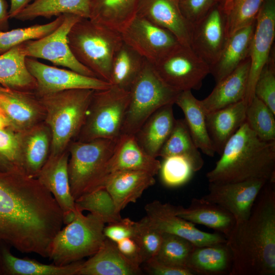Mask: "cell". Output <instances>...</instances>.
Returning a JSON list of instances; mask_svg holds the SVG:
<instances>
[{
  "mask_svg": "<svg viewBox=\"0 0 275 275\" xmlns=\"http://www.w3.org/2000/svg\"><path fill=\"white\" fill-rule=\"evenodd\" d=\"M64 224L61 209L37 178L14 167L0 171V242L48 258Z\"/></svg>",
  "mask_w": 275,
  "mask_h": 275,
  "instance_id": "cell-1",
  "label": "cell"
},
{
  "mask_svg": "<svg viewBox=\"0 0 275 275\" xmlns=\"http://www.w3.org/2000/svg\"><path fill=\"white\" fill-rule=\"evenodd\" d=\"M268 182L249 217L236 223L227 244L232 255L230 275L275 274V188Z\"/></svg>",
  "mask_w": 275,
  "mask_h": 275,
  "instance_id": "cell-2",
  "label": "cell"
},
{
  "mask_svg": "<svg viewBox=\"0 0 275 275\" xmlns=\"http://www.w3.org/2000/svg\"><path fill=\"white\" fill-rule=\"evenodd\" d=\"M206 176L209 183L251 179L275 182V141L261 140L244 122L226 144Z\"/></svg>",
  "mask_w": 275,
  "mask_h": 275,
  "instance_id": "cell-3",
  "label": "cell"
},
{
  "mask_svg": "<svg viewBox=\"0 0 275 275\" xmlns=\"http://www.w3.org/2000/svg\"><path fill=\"white\" fill-rule=\"evenodd\" d=\"M94 90L72 89L38 97L44 109L45 124L51 133L49 156L67 150L85 120Z\"/></svg>",
  "mask_w": 275,
  "mask_h": 275,
  "instance_id": "cell-4",
  "label": "cell"
},
{
  "mask_svg": "<svg viewBox=\"0 0 275 275\" xmlns=\"http://www.w3.org/2000/svg\"><path fill=\"white\" fill-rule=\"evenodd\" d=\"M67 38L75 59L97 77L109 82L113 57L123 42L121 33L81 18L72 26Z\"/></svg>",
  "mask_w": 275,
  "mask_h": 275,
  "instance_id": "cell-5",
  "label": "cell"
},
{
  "mask_svg": "<svg viewBox=\"0 0 275 275\" xmlns=\"http://www.w3.org/2000/svg\"><path fill=\"white\" fill-rule=\"evenodd\" d=\"M66 225L50 245L48 258L56 265H67L92 256L106 238L102 219L91 213L85 215L76 207L73 219Z\"/></svg>",
  "mask_w": 275,
  "mask_h": 275,
  "instance_id": "cell-6",
  "label": "cell"
},
{
  "mask_svg": "<svg viewBox=\"0 0 275 275\" xmlns=\"http://www.w3.org/2000/svg\"><path fill=\"white\" fill-rule=\"evenodd\" d=\"M118 140L74 141L69 146L68 171L74 200L102 187L104 170Z\"/></svg>",
  "mask_w": 275,
  "mask_h": 275,
  "instance_id": "cell-7",
  "label": "cell"
},
{
  "mask_svg": "<svg viewBox=\"0 0 275 275\" xmlns=\"http://www.w3.org/2000/svg\"><path fill=\"white\" fill-rule=\"evenodd\" d=\"M180 92L168 86L158 76L153 65L146 60L129 90V101L121 134L134 135L157 109L175 104Z\"/></svg>",
  "mask_w": 275,
  "mask_h": 275,
  "instance_id": "cell-8",
  "label": "cell"
},
{
  "mask_svg": "<svg viewBox=\"0 0 275 275\" xmlns=\"http://www.w3.org/2000/svg\"><path fill=\"white\" fill-rule=\"evenodd\" d=\"M130 98L129 91L111 85L94 90L76 141L118 140L121 135Z\"/></svg>",
  "mask_w": 275,
  "mask_h": 275,
  "instance_id": "cell-9",
  "label": "cell"
},
{
  "mask_svg": "<svg viewBox=\"0 0 275 275\" xmlns=\"http://www.w3.org/2000/svg\"><path fill=\"white\" fill-rule=\"evenodd\" d=\"M153 65L168 86L180 92L200 89L210 73L209 65L190 46L182 44Z\"/></svg>",
  "mask_w": 275,
  "mask_h": 275,
  "instance_id": "cell-10",
  "label": "cell"
},
{
  "mask_svg": "<svg viewBox=\"0 0 275 275\" xmlns=\"http://www.w3.org/2000/svg\"><path fill=\"white\" fill-rule=\"evenodd\" d=\"M81 18L73 14H64L62 23L53 32L40 39L21 44L23 53L26 57L44 59L83 75L97 77L75 59L69 46L68 34L73 24Z\"/></svg>",
  "mask_w": 275,
  "mask_h": 275,
  "instance_id": "cell-11",
  "label": "cell"
},
{
  "mask_svg": "<svg viewBox=\"0 0 275 275\" xmlns=\"http://www.w3.org/2000/svg\"><path fill=\"white\" fill-rule=\"evenodd\" d=\"M25 64L36 80L34 92L38 97L72 89L103 90L111 86L109 82L99 78L51 66L34 58L26 57Z\"/></svg>",
  "mask_w": 275,
  "mask_h": 275,
  "instance_id": "cell-12",
  "label": "cell"
},
{
  "mask_svg": "<svg viewBox=\"0 0 275 275\" xmlns=\"http://www.w3.org/2000/svg\"><path fill=\"white\" fill-rule=\"evenodd\" d=\"M121 34L125 43L153 65L181 44L171 32L137 15Z\"/></svg>",
  "mask_w": 275,
  "mask_h": 275,
  "instance_id": "cell-13",
  "label": "cell"
},
{
  "mask_svg": "<svg viewBox=\"0 0 275 275\" xmlns=\"http://www.w3.org/2000/svg\"><path fill=\"white\" fill-rule=\"evenodd\" d=\"M274 38L275 0H265L256 19L250 47V68L244 99L247 105L255 96L256 81L273 50Z\"/></svg>",
  "mask_w": 275,
  "mask_h": 275,
  "instance_id": "cell-14",
  "label": "cell"
},
{
  "mask_svg": "<svg viewBox=\"0 0 275 275\" xmlns=\"http://www.w3.org/2000/svg\"><path fill=\"white\" fill-rule=\"evenodd\" d=\"M268 182L260 179L209 183L208 193L202 198L228 211L234 217L236 223H239L249 217L257 196Z\"/></svg>",
  "mask_w": 275,
  "mask_h": 275,
  "instance_id": "cell-15",
  "label": "cell"
},
{
  "mask_svg": "<svg viewBox=\"0 0 275 275\" xmlns=\"http://www.w3.org/2000/svg\"><path fill=\"white\" fill-rule=\"evenodd\" d=\"M176 206L155 200L145 207L150 224L162 233L176 235L186 238L197 246L226 242L224 235L198 229L191 222L177 215Z\"/></svg>",
  "mask_w": 275,
  "mask_h": 275,
  "instance_id": "cell-16",
  "label": "cell"
},
{
  "mask_svg": "<svg viewBox=\"0 0 275 275\" xmlns=\"http://www.w3.org/2000/svg\"><path fill=\"white\" fill-rule=\"evenodd\" d=\"M228 37L227 15L220 4L193 25L190 46L210 66L217 59Z\"/></svg>",
  "mask_w": 275,
  "mask_h": 275,
  "instance_id": "cell-17",
  "label": "cell"
},
{
  "mask_svg": "<svg viewBox=\"0 0 275 275\" xmlns=\"http://www.w3.org/2000/svg\"><path fill=\"white\" fill-rule=\"evenodd\" d=\"M0 111L9 126L19 132L25 131L44 119L45 112L39 97L32 91L0 85Z\"/></svg>",
  "mask_w": 275,
  "mask_h": 275,
  "instance_id": "cell-18",
  "label": "cell"
},
{
  "mask_svg": "<svg viewBox=\"0 0 275 275\" xmlns=\"http://www.w3.org/2000/svg\"><path fill=\"white\" fill-rule=\"evenodd\" d=\"M69 152L67 150L54 156H49L37 179L52 195L61 209L64 224L75 216V203L72 196L68 171Z\"/></svg>",
  "mask_w": 275,
  "mask_h": 275,
  "instance_id": "cell-19",
  "label": "cell"
},
{
  "mask_svg": "<svg viewBox=\"0 0 275 275\" xmlns=\"http://www.w3.org/2000/svg\"><path fill=\"white\" fill-rule=\"evenodd\" d=\"M136 15L173 34L190 46L193 25L183 15L179 0H140Z\"/></svg>",
  "mask_w": 275,
  "mask_h": 275,
  "instance_id": "cell-20",
  "label": "cell"
},
{
  "mask_svg": "<svg viewBox=\"0 0 275 275\" xmlns=\"http://www.w3.org/2000/svg\"><path fill=\"white\" fill-rule=\"evenodd\" d=\"M160 162L147 154L139 145L133 134H121L105 167L104 179L116 172L139 170L155 176L159 172Z\"/></svg>",
  "mask_w": 275,
  "mask_h": 275,
  "instance_id": "cell-21",
  "label": "cell"
},
{
  "mask_svg": "<svg viewBox=\"0 0 275 275\" xmlns=\"http://www.w3.org/2000/svg\"><path fill=\"white\" fill-rule=\"evenodd\" d=\"M250 68L249 58L231 73L216 83L211 93L200 105L205 114L244 100Z\"/></svg>",
  "mask_w": 275,
  "mask_h": 275,
  "instance_id": "cell-22",
  "label": "cell"
},
{
  "mask_svg": "<svg viewBox=\"0 0 275 275\" xmlns=\"http://www.w3.org/2000/svg\"><path fill=\"white\" fill-rule=\"evenodd\" d=\"M155 183L154 176L149 172L127 170L108 176L102 187L109 193L117 210L121 212L128 204L135 203L146 189Z\"/></svg>",
  "mask_w": 275,
  "mask_h": 275,
  "instance_id": "cell-23",
  "label": "cell"
},
{
  "mask_svg": "<svg viewBox=\"0 0 275 275\" xmlns=\"http://www.w3.org/2000/svg\"><path fill=\"white\" fill-rule=\"evenodd\" d=\"M20 169L36 178L50 153L51 133L48 126L39 123L20 132Z\"/></svg>",
  "mask_w": 275,
  "mask_h": 275,
  "instance_id": "cell-24",
  "label": "cell"
},
{
  "mask_svg": "<svg viewBox=\"0 0 275 275\" xmlns=\"http://www.w3.org/2000/svg\"><path fill=\"white\" fill-rule=\"evenodd\" d=\"M142 272L140 266L125 258L116 243L106 238L97 252L83 261L78 275H139Z\"/></svg>",
  "mask_w": 275,
  "mask_h": 275,
  "instance_id": "cell-25",
  "label": "cell"
},
{
  "mask_svg": "<svg viewBox=\"0 0 275 275\" xmlns=\"http://www.w3.org/2000/svg\"><path fill=\"white\" fill-rule=\"evenodd\" d=\"M175 212L194 224L202 225L215 230L226 238L236 223L228 211L202 198L193 199L187 208L176 206Z\"/></svg>",
  "mask_w": 275,
  "mask_h": 275,
  "instance_id": "cell-26",
  "label": "cell"
},
{
  "mask_svg": "<svg viewBox=\"0 0 275 275\" xmlns=\"http://www.w3.org/2000/svg\"><path fill=\"white\" fill-rule=\"evenodd\" d=\"M256 21L231 36L215 62L210 66V73L217 82L236 69L249 58Z\"/></svg>",
  "mask_w": 275,
  "mask_h": 275,
  "instance_id": "cell-27",
  "label": "cell"
},
{
  "mask_svg": "<svg viewBox=\"0 0 275 275\" xmlns=\"http://www.w3.org/2000/svg\"><path fill=\"white\" fill-rule=\"evenodd\" d=\"M244 100L206 114V122L215 152L221 155L229 140L245 122Z\"/></svg>",
  "mask_w": 275,
  "mask_h": 275,
  "instance_id": "cell-28",
  "label": "cell"
},
{
  "mask_svg": "<svg viewBox=\"0 0 275 275\" xmlns=\"http://www.w3.org/2000/svg\"><path fill=\"white\" fill-rule=\"evenodd\" d=\"M173 104L166 105L155 112L134 134L140 147L149 155L156 158L170 135L176 121Z\"/></svg>",
  "mask_w": 275,
  "mask_h": 275,
  "instance_id": "cell-29",
  "label": "cell"
},
{
  "mask_svg": "<svg viewBox=\"0 0 275 275\" xmlns=\"http://www.w3.org/2000/svg\"><path fill=\"white\" fill-rule=\"evenodd\" d=\"M232 264V255L226 242L195 245L187 267L195 274L230 275Z\"/></svg>",
  "mask_w": 275,
  "mask_h": 275,
  "instance_id": "cell-30",
  "label": "cell"
},
{
  "mask_svg": "<svg viewBox=\"0 0 275 275\" xmlns=\"http://www.w3.org/2000/svg\"><path fill=\"white\" fill-rule=\"evenodd\" d=\"M89 19L121 33L136 15L140 0H88Z\"/></svg>",
  "mask_w": 275,
  "mask_h": 275,
  "instance_id": "cell-31",
  "label": "cell"
},
{
  "mask_svg": "<svg viewBox=\"0 0 275 275\" xmlns=\"http://www.w3.org/2000/svg\"><path fill=\"white\" fill-rule=\"evenodd\" d=\"M3 274L6 275H78L83 262L80 260L65 265L46 264L35 260L20 258L13 255L5 243L0 242Z\"/></svg>",
  "mask_w": 275,
  "mask_h": 275,
  "instance_id": "cell-32",
  "label": "cell"
},
{
  "mask_svg": "<svg viewBox=\"0 0 275 275\" xmlns=\"http://www.w3.org/2000/svg\"><path fill=\"white\" fill-rule=\"evenodd\" d=\"M175 104L182 111L190 135L199 149L204 154L213 157L215 152L208 134L206 114L191 91L180 92Z\"/></svg>",
  "mask_w": 275,
  "mask_h": 275,
  "instance_id": "cell-33",
  "label": "cell"
},
{
  "mask_svg": "<svg viewBox=\"0 0 275 275\" xmlns=\"http://www.w3.org/2000/svg\"><path fill=\"white\" fill-rule=\"evenodd\" d=\"M21 44L0 54V85L34 92L36 82L28 70Z\"/></svg>",
  "mask_w": 275,
  "mask_h": 275,
  "instance_id": "cell-34",
  "label": "cell"
},
{
  "mask_svg": "<svg viewBox=\"0 0 275 275\" xmlns=\"http://www.w3.org/2000/svg\"><path fill=\"white\" fill-rule=\"evenodd\" d=\"M66 14L89 18L88 0H34L14 18L26 21L39 17L49 18Z\"/></svg>",
  "mask_w": 275,
  "mask_h": 275,
  "instance_id": "cell-35",
  "label": "cell"
},
{
  "mask_svg": "<svg viewBox=\"0 0 275 275\" xmlns=\"http://www.w3.org/2000/svg\"><path fill=\"white\" fill-rule=\"evenodd\" d=\"M146 60L124 41L111 64L109 83L128 91L142 70Z\"/></svg>",
  "mask_w": 275,
  "mask_h": 275,
  "instance_id": "cell-36",
  "label": "cell"
},
{
  "mask_svg": "<svg viewBox=\"0 0 275 275\" xmlns=\"http://www.w3.org/2000/svg\"><path fill=\"white\" fill-rule=\"evenodd\" d=\"M174 155H181L187 158L195 172L200 170L204 165V160L184 119L176 120L173 129L161 148L158 156L163 158Z\"/></svg>",
  "mask_w": 275,
  "mask_h": 275,
  "instance_id": "cell-37",
  "label": "cell"
},
{
  "mask_svg": "<svg viewBox=\"0 0 275 275\" xmlns=\"http://www.w3.org/2000/svg\"><path fill=\"white\" fill-rule=\"evenodd\" d=\"M75 203L78 209L90 212L105 224L115 223L122 218L112 196L104 187L84 195L76 199Z\"/></svg>",
  "mask_w": 275,
  "mask_h": 275,
  "instance_id": "cell-38",
  "label": "cell"
},
{
  "mask_svg": "<svg viewBox=\"0 0 275 275\" xmlns=\"http://www.w3.org/2000/svg\"><path fill=\"white\" fill-rule=\"evenodd\" d=\"M245 122L261 140L275 141V114L255 96L247 105Z\"/></svg>",
  "mask_w": 275,
  "mask_h": 275,
  "instance_id": "cell-39",
  "label": "cell"
},
{
  "mask_svg": "<svg viewBox=\"0 0 275 275\" xmlns=\"http://www.w3.org/2000/svg\"><path fill=\"white\" fill-rule=\"evenodd\" d=\"M64 14L51 22L10 31H0V54L30 40L40 39L55 30L62 22Z\"/></svg>",
  "mask_w": 275,
  "mask_h": 275,
  "instance_id": "cell-40",
  "label": "cell"
},
{
  "mask_svg": "<svg viewBox=\"0 0 275 275\" xmlns=\"http://www.w3.org/2000/svg\"><path fill=\"white\" fill-rule=\"evenodd\" d=\"M195 246L191 242L182 237L162 233L160 249L153 258L166 265L187 268V263Z\"/></svg>",
  "mask_w": 275,
  "mask_h": 275,
  "instance_id": "cell-41",
  "label": "cell"
},
{
  "mask_svg": "<svg viewBox=\"0 0 275 275\" xmlns=\"http://www.w3.org/2000/svg\"><path fill=\"white\" fill-rule=\"evenodd\" d=\"M159 170L162 183L169 187H176L188 182L195 171L189 160L181 155L162 158Z\"/></svg>",
  "mask_w": 275,
  "mask_h": 275,
  "instance_id": "cell-42",
  "label": "cell"
},
{
  "mask_svg": "<svg viewBox=\"0 0 275 275\" xmlns=\"http://www.w3.org/2000/svg\"><path fill=\"white\" fill-rule=\"evenodd\" d=\"M265 0H233L228 14V37L256 21Z\"/></svg>",
  "mask_w": 275,
  "mask_h": 275,
  "instance_id": "cell-43",
  "label": "cell"
},
{
  "mask_svg": "<svg viewBox=\"0 0 275 275\" xmlns=\"http://www.w3.org/2000/svg\"><path fill=\"white\" fill-rule=\"evenodd\" d=\"M274 50L256 81L254 95L275 114V62Z\"/></svg>",
  "mask_w": 275,
  "mask_h": 275,
  "instance_id": "cell-44",
  "label": "cell"
},
{
  "mask_svg": "<svg viewBox=\"0 0 275 275\" xmlns=\"http://www.w3.org/2000/svg\"><path fill=\"white\" fill-rule=\"evenodd\" d=\"M134 239L140 248L145 262L157 255L162 242V233L153 226L145 216L137 222Z\"/></svg>",
  "mask_w": 275,
  "mask_h": 275,
  "instance_id": "cell-45",
  "label": "cell"
},
{
  "mask_svg": "<svg viewBox=\"0 0 275 275\" xmlns=\"http://www.w3.org/2000/svg\"><path fill=\"white\" fill-rule=\"evenodd\" d=\"M20 132L10 126L0 129V154L20 169Z\"/></svg>",
  "mask_w": 275,
  "mask_h": 275,
  "instance_id": "cell-46",
  "label": "cell"
},
{
  "mask_svg": "<svg viewBox=\"0 0 275 275\" xmlns=\"http://www.w3.org/2000/svg\"><path fill=\"white\" fill-rule=\"evenodd\" d=\"M223 0H179L181 12L193 25Z\"/></svg>",
  "mask_w": 275,
  "mask_h": 275,
  "instance_id": "cell-47",
  "label": "cell"
},
{
  "mask_svg": "<svg viewBox=\"0 0 275 275\" xmlns=\"http://www.w3.org/2000/svg\"><path fill=\"white\" fill-rule=\"evenodd\" d=\"M136 229L137 222L122 218L119 221L105 226L103 233L106 238L116 243L126 238H134Z\"/></svg>",
  "mask_w": 275,
  "mask_h": 275,
  "instance_id": "cell-48",
  "label": "cell"
},
{
  "mask_svg": "<svg viewBox=\"0 0 275 275\" xmlns=\"http://www.w3.org/2000/svg\"><path fill=\"white\" fill-rule=\"evenodd\" d=\"M145 269L153 275H194L189 269L185 267L172 266L161 263L152 258L145 262Z\"/></svg>",
  "mask_w": 275,
  "mask_h": 275,
  "instance_id": "cell-49",
  "label": "cell"
},
{
  "mask_svg": "<svg viewBox=\"0 0 275 275\" xmlns=\"http://www.w3.org/2000/svg\"><path fill=\"white\" fill-rule=\"evenodd\" d=\"M116 243L121 253L130 261L139 266L144 263L140 248L134 238H126Z\"/></svg>",
  "mask_w": 275,
  "mask_h": 275,
  "instance_id": "cell-50",
  "label": "cell"
},
{
  "mask_svg": "<svg viewBox=\"0 0 275 275\" xmlns=\"http://www.w3.org/2000/svg\"><path fill=\"white\" fill-rule=\"evenodd\" d=\"M34 0H10L9 10L10 18L15 17Z\"/></svg>",
  "mask_w": 275,
  "mask_h": 275,
  "instance_id": "cell-51",
  "label": "cell"
},
{
  "mask_svg": "<svg viewBox=\"0 0 275 275\" xmlns=\"http://www.w3.org/2000/svg\"><path fill=\"white\" fill-rule=\"evenodd\" d=\"M10 19L8 5L6 0H0V31H7Z\"/></svg>",
  "mask_w": 275,
  "mask_h": 275,
  "instance_id": "cell-52",
  "label": "cell"
},
{
  "mask_svg": "<svg viewBox=\"0 0 275 275\" xmlns=\"http://www.w3.org/2000/svg\"><path fill=\"white\" fill-rule=\"evenodd\" d=\"M14 167H16L0 154V171H7Z\"/></svg>",
  "mask_w": 275,
  "mask_h": 275,
  "instance_id": "cell-53",
  "label": "cell"
},
{
  "mask_svg": "<svg viewBox=\"0 0 275 275\" xmlns=\"http://www.w3.org/2000/svg\"><path fill=\"white\" fill-rule=\"evenodd\" d=\"M233 0H223L222 3V6L224 10V11L228 14L231 7Z\"/></svg>",
  "mask_w": 275,
  "mask_h": 275,
  "instance_id": "cell-54",
  "label": "cell"
},
{
  "mask_svg": "<svg viewBox=\"0 0 275 275\" xmlns=\"http://www.w3.org/2000/svg\"><path fill=\"white\" fill-rule=\"evenodd\" d=\"M9 126L8 120L0 111V129Z\"/></svg>",
  "mask_w": 275,
  "mask_h": 275,
  "instance_id": "cell-55",
  "label": "cell"
},
{
  "mask_svg": "<svg viewBox=\"0 0 275 275\" xmlns=\"http://www.w3.org/2000/svg\"><path fill=\"white\" fill-rule=\"evenodd\" d=\"M0 274H3V271L2 268V261L0 253Z\"/></svg>",
  "mask_w": 275,
  "mask_h": 275,
  "instance_id": "cell-56",
  "label": "cell"
}]
</instances>
